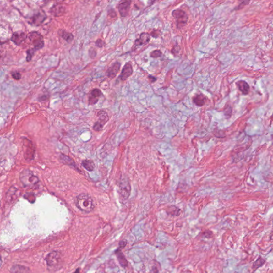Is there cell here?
Listing matches in <instances>:
<instances>
[{"label":"cell","instance_id":"1","mask_svg":"<svg viewBox=\"0 0 273 273\" xmlns=\"http://www.w3.org/2000/svg\"><path fill=\"white\" fill-rule=\"evenodd\" d=\"M76 205L82 211L89 213L95 208L94 200L89 195L85 193L79 194L76 198Z\"/></svg>","mask_w":273,"mask_h":273},{"label":"cell","instance_id":"2","mask_svg":"<svg viewBox=\"0 0 273 273\" xmlns=\"http://www.w3.org/2000/svg\"><path fill=\"white\" fill-rule=\"evenodd\" d=\"M20 179L24 187L34 188L39 183V178L30 170H24L20 175Z\"/></svg>","mask_w":273,"mask_h":273},{"label":"cell","instance_id":"3","mask_svg":"<svg viewBox=\"0 0 273 273\" xmlns=\"http://www.w3.org/2000/svg\"><path fill=\"white\" fill-rule=\"evenodd\" d=\"M172 16L176 20L177 28L181 30L187 24L188 16L185 11L181 9H176L172 11Z\"/></svg>","mask_w":273,"mask_h":273},{"label":"cell","instance_id":"4","mask_svg":"<svg viewBox=\"0 0 273 273\" xmlns=\"http://www.w3.org/2000/svg\"><path fill=\"white\" fill-rule=\"evenodd\" d=\"M97 117H98V119L94 124L93 129L96 131H99L102 130L104 125L109 120V117L107 112L103 110L99 112L97 114Z\"/></svg>","mask_w":273,"mask_h":273},{"label":"cell","instance_id":"5","mask_svg":"<svg viewBox=\"0 0 273 273\" xmlns=\"http://www.w3.org/2000/svg\"><path fill=\"white\" fill-rule=\"evenodd\" d=\"M23 148L25 159H33L35 154V147L33 143L27 138L23 139Z\"/></svg>","mask_w":273,"mask_h":273},{"label":"cell","instance_id":"6","mask_svg":"<svg viewBox=\"0 0 273 273\" xmlns=\"http://www.w3.org/2000/svg\"><path fill=\"white\" fill-rule=\"evenodd\" d=\"M131 186L129 180L126 177H123L121 180L119 186V193L123 199H127L130 196Z\"/></svg>","mask_w":273,"mask_h":273},{"label":"cell","instance_id":"7","mask_svg":"<svg viewBox=\"0 0 273 273\" xmlns=\"http://www.w3.org/2000/svg\"><path fill=\"white\" fill-rule=\"evenodd\" d=\"M28 37L34 46V49L35 50L41 49L43 47L44 41L40 34L36 32H32L28 34Z\"/></svg>","mask_w":273,"mask_h":273},{"label":"cell","instance_id":"8","mask_svg":"<svg viewBox=\"0 0 273 273\" xmlns=\"http://www.w3.org/2000/svg\"><path fill=\"white\" fill-rule=\"evenodd\" d=\"M131 0H122L118 5V11L122 17H124L128 14L130 9Z\"/></svg>","mask_w":273,"mask_h":273},{"label":"cell","instance_id":"9","mask_svg":"<svg viewBox=\"0 0 273 273\" xmlns=\"http://www.w3.org/2000/svg\"><path fill=\"white\" fill-rule=\"evenodd\" d=\"M60 259V253L58 251H53L48 254L46 260L48 266L52 267L58 263Z\"/></svg>","mask_w":273,"mask_h":273},{"label":"cell","instance_id":"10","mask_svg":"<svg viewBox=\"0 0 273 273\" xmlns=\"http://www.w3.org/2000/svg\"><path fill=\"white\" fill-rule=\"evenodd\" d=\"M133 73V68L130 62H128L124 66L122 70L120 78L122 81L128 79Z\"/></svg>","mask_w":273,"mask_h":273},{"label":"cell","instance_id":"11","mask_svg":"<svg viewBox=\"0 0 273 273\" xmlns=\"http://www.w3.org/2000/svg\"><path fill=\"white\" fill-rule=\"evenodd\" d=\"M102 95V92L99 89H94L90 92L89 97L88 104L89 105H94L98 102L99 98Z\"/></svg>","mask_w":273,"mask_h":273},{"label":"cell","instance_id":"12","mask_svg":"<svg viewBox=\"0 0 273 273\" xmlns=\"http://www.w3.org/2000/svg\"><path fill=\"white\" fill-rule=\"evenodd\" d=\"M121 64L120 62H115L112 66L109 67L106 72V75L109 79H113L117 76V74L120 71Z\"/></svg>","mask_w":273,"mask_h":273},{"label":"cell","instance_id":"13","mask_svg":"<svg viewBox=\"0 0 273 273\" xmlns=\"http://www.w3.org/2000/svg\"><path fill=\"white\" fill-rule=\"evenodd\" d=\"M26 38V36L25 33H24L23 32H16L13 34L11 37V41L16 45L19 46L25 40Z\"/></svg>","mask_w":273,"mask_h":273},{"label":"cell","instance_id":"14","mask_svg":"<svg viewBox=\"0 0 273 273\" xmlns=\"http://www.w3.org/2000/svg\"><path fill=\"white\" fill-rule=\"evenodd\" d=\"M150 41V35L147 33H143L140 34L139 38L135 41V46H143L148 43Z\"/></svg>","mask_w":273,"mask_h":273},{"label":"cell","instance_id":"15","mask_svg":"<svg viewBox=\"0 0 273 273\" xmlns=\"http://www.w3.org/2000/svg\"><path fill=\"white\" fill-rule=\"evenodd\" d=\"M237 85H238V88L240 90V91L242 92V94L245 95L248 94L250 91V86L246 81H243V80L239 81L237 82Z\"/></svg>","mask_w":273,"mask_h":273},{"label":"cell","instance_id":"16","mask_svg":"<svg viewBox=\"0 0 273 273\" xmlns=\"http://www.w3.org/2000/svg\"><path fill=\"white\" fill-rule=\"evenodd\" d=\"M18 196V189L15 187H11L8 192L7 199L9 202H13L17 198Z\"/></svg>","mask_w":273,"mask_h":273},{"label":"cell","instance_id":"17","mask_svg":"<svg viewBox=\"0 0 273 273\" xmlns=\"http://www.w3.org/2000/svg\"><path fill=\"white\" fill-rule=\"evenodd\" d=\"M46 18V14L44 13H38L37 14L32 17V21L34 25H40Z\"/></svg>","mask_w":273,"mask_h":273},{"label":"cell","instance_id":"18","mask_svg":"<svg viewBox=\"0 0 273 273\" xmlns=\"http://www.w3.org/2000/svg\"><path fill=\"white\" fill-rule=\"evenodd\" d=\"M66 11V8L65 6L62 4L55 5V7L52 9V14L55 16H62L63 14H65Z\"/></svg>","mask_w":273,"mask_h":273},{"label":"cell","instance_id":"19","mask_svg":"<svg viewBox=\"0 0 273 273\" xmlns=\"http://www.w3.org/2000/svg\"><path fill=\"white\" fill-rule=\"evenodd\" d=\"M59 35L63 38V39L65 40L67 42L70 43L72 41L74 38V36L73 35V34L68 32H66L63 30H60L58 32Z\"/></svg>","mask_w":273,"mask_h":273},{"label":"cell","instance_id":"20","mask_svg":"<svg viewBox=\"0 0 273 273\" xmlns=\"http://www.w3.org/2000/svg\"><path fill=\"white\" fill-rule=\"evenodd\" d=\"M193 102L197 106H203L205 102V96L203 95L202 94L197 95L193 98Z\"/></svg>","mask_w":273,"mask_h":273},{"label":"cell","instance_id":"21","mask_svg":"<svg viewBox=\"0 0 273 273\" xmlns=\"http://www.w3.org/2000/svg\"><path fill=\"white\" fill-rule=\"evenodd\" d=\"M60 160L62 161V163H63L64 164H67L68 166H72L74 167H76L75 163L74 162V161L72 159L70 158L68 156H66L63 154H61L60 156Z\"/></svg>","mask_w":273,"mask_h":273},{"label":"cell","instance_id":"22","mask_svg":"<svg viewBox=\"0 0 273 273\" xmlns=\"http://www.w3.org/2000/svg\"><path fill=\"white\" fill-rule=\"evenodd\" d=\"M82 165L85 169L89 171H93L95 167V164L94 161L91 160H85L82 162Z\"/></svg>","mask_w":273,"mask_h":273},{"label":"cell","instance_id":"23","mask_svg":"<svg viewBox=\"0 0 273 273\" xmlns=\"http://www.w3.org/2000/svg\"><path fill=\"white\" fill-rule=\"evenodd\" d=\"M181 210L175 205H172L167 209V213L172 216H178L180 215Z\"/></svg>","mask_w":273,"mask_h":273},{"label":"cell","instance_id":"24","mask_svg":"<svg viewBox=\"0 0 273 273\" xmlns=\"http://www.w3.org/2000/svg\"><path fill=\"white\" fill-rule=\"evenodd\" d=\"M265 262H266V260L260 256L258 258L257 260L253 264V266H252V270H257L261 267H262L265 264Z\"/></svg>","mask_w":273,"mask_h":273},{"label":"cell","instance_id":"25","mask_svg":"<svg viewBox=\"0 0 273 273\" xmlns=\"http://www.w3.org/2000/svg\"><path fill=\"white\" fill-rule=\"evenodd\" d=\"M11 272H16V273H17V272L23 273V272H28V271H30V270L28 268H27L25 267L16 265V266H13L11 269Z\"/></svg>","mask_w":273,"mask_h":273},{"label":"cell","instance_id":"26","mask_svg":"<svg viewBox=\"0 0 273 273\" xmlns=\"http://www.w3.org/2000/svg\"><path fill=\"white\" fill-rule=\"evenodd\" d=\"M117 257L118 258V261L120 263V264L121 265V266H123L124 267H125V266H127V264H128L127 263V259H125V258L124 257V256L122 254V253L119 252H117Z\"/></svg>","mask_w":273,"mask_h":273},{"label":"cell","instance_id":"27","mask_svg":"<svg viewBox=\"0 0 273 273\" xmlns=\"http://www.w3.org/2000/svg\"><path fill=\"white\" fill-rule=\"evenodd\" d=\"M251 0H239V3L238 6L235 8V10H239L241 9H243V8L245 7L246 5H248Z\"/></svg>","mask_w":273,"mask_h":273},{"label":"cell","instance_id":"28","mask_svg":"<svg viewBox=\"0 0 273 273\" xmlns=\"http://www.w3.org/2000/svg\"><path fill=\"white\" fill-rule=\"evenodd\" d=\"M162 55V52L160 50H154V51H152V52L150 54V56L152 58H159V57H161Z\"/></svg>","mask_w":273,"mask_h":273},{"label":"cell","instance_id":"29","mask_svg":"<svg viewBox=\"0 0 273 273\" xmlns=\"http://www.w3.org/2000/svg\"><path fill=\"white\" fill-rule=\"evenodd\" d=\"M35 51V50L34 49L28 50L27 51L26 60L27 62H30V61L31 60L34 53Z\"/></svg>","mask_w":273,"mask_h":273},{"label":"cell","instance_id":"30","mask_svg":"<svg viewBox=\"0 0 273 273\" xmlns=\"http://www.w3.org/2000/svg\"><path fill=\"white\" fill-rule=\"evenodd\" d=\"M96 46L98 48H102L105 46V43L104 41L101 39H98L96 42Z\"/></svg>","mask_w":273,"mask_h":273},{"label":"cell","instance_id":"31","mask_svg":"<svg viewBox=\"0 0 273 273\" xmlns=\"http://www.w3.org/2000/svg\"><path fill=\"white\" fill-rule=\"evenodd\" d=\"M232 111V109L230 106H228L226 108V109H225V114L226 116L227 117H231Z\"/></svg>","mask_w":273,"mask_h":273},{"label":"cell","instance_id":"32","mask_svg":"<svg viewBox=\"0 0 273 273\" xmlns=\"http://www.w3.org/2000/svg\"><path fill=\"white\" fill-rule=\"evenodd\" d=\"M203 236L205 238H210L212 236V232L210 231H205V232L203 233Z\"/></svg>","mask_w":273,"mask_h":273},{"label":"cell","instance_id":"33","mask_svg":"<svg viewBox=\"0 0 273 273\" xmlns=\"http://www.w3.org/2000/svg\"><path fill=\"white\" fill-rule=\"evenodd\" d=\"M89 55H90V57L92 58H95L96 56L97 52H96V51L94 49V48L90 49V50H89Z\"/></svg>","mask_w":273,"mask_h":273},{"label":"cell","instance_id":"34","mask_svg":"<svg viewBox=\"0 0 273 273\" xmlns=\"http://www.w3.org/2000/svg\"><path fill=\"white\" fill-rule=\"evenodd\" d=\"M13 78L16 80H19L21 78V75L19 73H14L12 74Z\"/></svg>","mask_w":273,"mask_h":273},{"label":"cell","instance_id":"35","mask_svg":"<svg viewBox=\"0 0 273 273\" xmlns=\"http://www.w3.org/2000/svg\"><path fill=\"white\" fill-rule=\"evenodd\" d=\"M148 79L150 81H151V82H154L155 81H156V78L154 76H152V75H150L148 76Z\"/></svg>","mask_w":273,"mask_h":273},{"label":"cell","instance_id":"36","mask_svg":"<svg viewBox=\"0 0 273 273\" xmlns=\"http://www.w3.org/2000/svg\"><path fill=\"white\" fill-rule=\"evenodd\" d=\"M2 259H1V256H0V268L1 267V266H2Z\"/></svg>","mask_w":273,"mask_h":273},{"label":"cell","instance_id":"37","mask_svg":"<svg viewBox=\"0 0 273 273\" xmlns=\"http://www.w3.org/2000/svg\"><path fill=\"white\" fill-rule=\"evenodd\" d=\"M57 1H65L66 0H57Z\"/></svg>","mask_w":273,"mask_h":273},{"label":"cell","instance_id":"38","mask_svg":"<svg viewBox=\"0 0 273 273\" xmlns=\"http://www.w3.org/2000/svg\"><path fill=\"white\" fill-rule=\"evenodd\" d=\"M155 1H156V0H151V1H152V3H153V2H155Z\"/></svg>","mask_w":273,"mask_h":273}]
</instances>
